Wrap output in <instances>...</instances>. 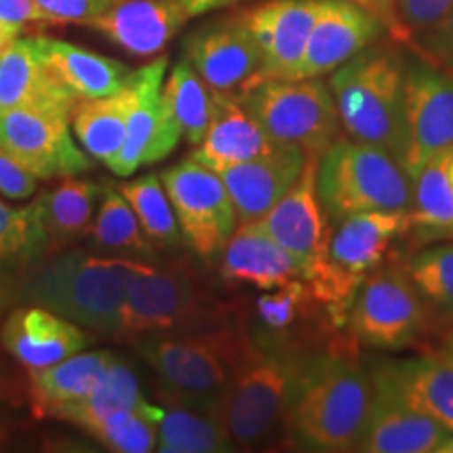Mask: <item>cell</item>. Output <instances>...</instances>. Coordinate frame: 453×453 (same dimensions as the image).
I'll list each match as a JSON object with an SVG mask.
<instances>
[{
  "mask_svg": "<svg viewBox=\"0 0 453 453\" xmlns=\"http://www.w3.org/2000/svg\"><path fill=\"white\" fill-rule=\"evenodd\" d=\"M372 373V399L357 451L365 453H433L449 433L416 411L384 378Z\"/></svg>",
  "mask_w": 453,
  "mask_h": 453,
  "instance_id": "obj_18",
  "label": "cell"
},
{
  "mask_svg": "<svg viewBox=\"0 0 453 453\" xmlns=\"http://www.w3.org/2000/svg\"><path fill=\"white\" fill-rule=\"evenodd\" d=\"M53 252L34 206L15 208L0 200V309L15 303L21 275Z\"/></svg>",
  "mask_w": 453,
  "mask_h": 453,
  "instance_id": "obj_31",
  "label": "cell"
},
{
  "mask_svg": "<svg viewBox=\"0 0 453 453\" xmlns=\"http://www.w3.org/2000/svg\"><path fill=\"white\" fill-rule=\"evenodd\" d=\"M443 353L453 361V330L447 334V338H445V342H443Z\"/></svg>",
  "mask_w": 453,
  "mask_h": 453,
  "instance_id": "obj_48",
  "label": "cell"
},
{
  "mask_svg": "<svg viewBox=\"0 0 453 453\" xmlns=\"http://www.w3.org/2000/svg\"><path fill=\"white\" fill-rule=\"evenodd\" d=\"M162 382L166 403L214 413L250 347L243 309L240 319L202 332L151 334L133 342Z\"/></svg>",
  "mask_w": 453,
  "mask_h": 453,
  "instance_id": "obj_4",
  "label": "cell"
},
{
  "mask_svg": "<svg viewBox=\"0 0 453 453\" xmlns=\"http://www.w3.org/2000/svg\"><path fill=\"white\" fill-rule=\"evenodd\" d=\"M189 19L180 0H120L87 26L130 55L151 57Z\"/></svg>",
  "mask_w": 453,
  "mask_h": 453,
  "instance_id": "obj_22",
  "label": "cell"
},
{
  "mask_svg": "<svg viewBox=\"0 0 453 453\" xmlns=\"http://www.w3.org/2000/svg\"><path fill=\"white\" fill-rule=\"evenodd\" d=\"M72 113L53 110L0 111V147L36 179L76 177L93 166L72 134Z\"/></svg>",
  "mask_w": 453,
  "mask_h": 453,
  "instance_id": "obj_13",
  "label": "cell"
},
{
  "mask_svg": "<svg viewBox=\"0 0 453 453\" xmlns=\"http://www.w3.org/2000/svg\"><path fill=\"white\" fill-rule=\"evenodd\" d=\"M0 396H3V382H0Z\"/></svg>",
  "mask_w": 453,
  "mask_h": 453,
  "instance_id": "obj_50",
  "label": "cell"
},
{
  "mask_svg": "<svg viewBox=\"0 0 453 453\" xmlns=\"http://www.w3.org/2000/svg\"><path fill=\"white\" fill-rule=\"evenodd\" d=\"M90 246L99 252L113 254V257L151 260L154 246L147 240L141 229L137 214H134L127 197L113 185L104 187L101 206L97 217L88 226Z\"/></svg>",
  "mask_w": 453,
  "mask_h": 453,
  "instance_id": "obj_35",
  "label": "cell"
},
{
  "mask_svg": "<svg viewBox=\"0 0 453 453\" xmlns=\"http://www.w3.org/2000/svg\"><path fill=\"white\" fill-rule=\"evenodd\" d=\"M413 226L422 242H453V145L424 164L413 179Z\"/></svg>",
  "mask_w": 453,
  "mask_h": 453,
  "instance_id": "obj_34",
  "label": "cell"
},
{
  "mask_svg": "<svg viewBox=\"0 0 453 453\" xmlns=\"http://www.w3.org/2000/svg\"><path fill=\"white\" fill-rule=\"evenodd\" d=\"M118 189L137 214L141 229L154 250H179L183 235H180L162 179L157 174H145V177L122 183Z\"/></svg>",
  "mask_w": 453,
  "mask_h": 453,
  "instance_id": "obj_38",
  "label": "cell"
},
{
  "mask_svg": "<svg viewBox=\"0 0 453 453\" xmlns=\"http://www.w3.org/2000/svg\"><path fill=\"white\" fill-rule=\"evenodd\" d=\"M104 196V187L93 180L65 177L59 185L42 191L32 202L50 248L61 250L67 242L88 234L93 212Z\"/></svg>",
  "mask_w": 453,
  "mask_h": 453,
  "instance_id": "obj_32",
  "label": "cell"
},
{
  "mask_svg": "<svg viewBox=\"0 0 453 453\" xmlns=\"http://www.w3.org/2000/svg\"><path fill=\"white\" fill-rule=\"evenodd\" d=\"M93 342V332L36 304H17L3 326L4 349L27 370L59 364Z\"/></svg>",
  "mask_w": 453,
  "mask_h": 453,
  "instance_id": "obj_20",
  "label": "cell"
},
{
  "mask_svg": "<svg viewBox=\"0 0 453 453\" xmlns=\"http://www.w3.org/2000/svg\"><path fill=\"white\" fill-rule=\"evenodd\" d=\"M413 410L453 434V361L443 350L384 359L372 367Z\"/></svg>",
  "mask_w": 453,
  "mask_h": 453,
  "instance_id": "obj_24",
  "label": "cell"
},
{
  "mask_svg": "<svg viewBox=\"0 0 453 453\" xmlns=\"http://www.w3.org/2000/svg\"><path fill=\"white\" fill-rule=\"evenodd\" d=\"M349 3H353V4H357V7L370 11L373 17H378V19L382 21V26L387 27V32L390 34V38H393L395 42H401V44H407V47H411L413 36H411V32L407 30L403 19H401L399 9H396V0H349Z\"/></svg>",
  "mask_w": 453,
  "mask_h": 453,
  "instance_id": "obj_46",
  "label": "cell"
},
{
  "mask_svg": "<svg viewBox=\"0 0 453 453\" xmlns=\"http://www.w3.org/2000/svg\"><path fill=\"white\" fill-rule=\"evenodd\" d=\"M319 157L309 156L296 183L257 223L303 265L304 280L327 260L332 226L317 191Z\"/></svg>",
  "mask_w": 453,
  "mask_h": 453,
  "instance_id": "obj_16",
  "label": "cell"
},
{
  "mask_svg": "<svg viewBox=\"0 0 453 453\" xmlns=\"http://www.w3.org/2000/svg\"><path fill=\"white\" fill-rule=\"evenodd\" d=\"M317 191L330 225L361 212H411L413 180L388 151L340 134L317 166Z\"/></svg>",
  "mask_w": 453,
  "mask_h": 453,
  "instance_id": "obj_6",
  "label": "cell"
},
{
  "mask_svg": "<svg viewBox=\"0 0 453 453\" xmlns=\"http://www.w3.org/2000/svg\"><path fill=\"white\" fill-rule=\"evenodd\" d=\"M134 260L84 250H55L21 275L15 288V307L36 304L84 330L116 338Z\"/></svg>",
  "mask_w": 453,
  "mask_h": 453,
  "instance_id": "obj_2",
  "label": "cell"
},
{
  "mask_svg": "<svg viewBox=\"0 0 453 453\" xmlns=\"http://www.w3.org/2000/svg\"><path fill=\"white\" fill-rule=\"evenodd\" d=\"M237 99L275 143L300 147L307 156L321 157L342 134L332 90L321 78L263 81Z\"/></svg>",
  "mask_w": 453,
  "mask_h": 453,
  "instance_id": "obj_9",
  "label": "cell"
},
{
  "mask_svg": "<svg viewBox=\"0 0 453 453\" xmlns=\"http://www.w3.org/2000/svg\"><path fill=\"white\" fill-rule=\"evenodd\" d=\"M156 451L160 453H223L235 451L223 424L214 413L168 403L157 424Z\"/></svg>",
  "mask_w": 453,
  "mask_h": 453,
  "instance_id": "obj_36",
  "label": "cell"
},
{
  "mask_svg": "<svg viewBox=\"0 0 453 453\" xmlns=\"http://www.w3.org/2000/svg\"><path fill=\"white\" fill-rule=\"evenodd\" d=\"M330 235L327 260L344 273L365 277L382 267L390 248L405 234H411V212L373 211L340 220Z\"/></svg>",
  "mask_w": 453,
  "mask_h": 453,
  "instance_id": "obj_23",
  "label": "cell"
},
{
  "mask_svg": "<svg viewBox=\"0 0 453 453\" xmlns=\"http://www.w3.org/2000/svg\"><path fill=\"white\" fill-rule=\"evenodd\" d=\"M307 157L300 147L280 145L269 154L220 170V179L234 202L237 223L263 219L296 183Z\"/></svg>",
  "mask_w": 453,
  "mask_h": 453,
  "instance_id": "obj_21",
  "label": "cell"
},
{
  "mask_svg": "<svg viewBox=\"0 0 453 453\" xmlns=\"http://www.w3.org/2000/svg\"><path fill=\"white\" fill-rule=\"evenodd\" d=\"M300 359L250 347L220 396L214 416L235 449H258L288 437V413Z\"/></svg>",
  "mask_w": 453,
  "mask_h": 453,
  "instance_id": "obj_7",
  "label": "cell"
},
{
  "mask_svg": "<svg viewBox=\"0 0 453 453\" xmlns=\"http://www.w3.org/2000/svg\"><path fill=\"white\" fill-rule=\"evenodd\" d=\"M212 95L214 111L211 127L196 145L191 160L220 173V170L254 160L280 147V143H275L265 133L257 118L242 105L240 99L231 95Z\"/></svg>",
  "mask_w": 453,
  "mask_h": 453,
  "instance_id": "obj_26",
  "label": "cell"
},
{
  "mask_svg": "<svg viewBox=\"0 0 453 453\" xmlns=\"http://www.w3.org/2000/svg\"><path fill=\"white\" fill-rule=\"evenodd\" d=\"M451 7L453 0H396V9L411 36L433 27Z\"/></svg>",
  "mask_w": 453,
  "mask_h": 453,
  "instance_id": "obj_44",
  "label": "cell"
},
{
  "mask_svg": "<svg viewBox=\"0 0 453 453\" xmlns=\"http://www.w3.org/2000/svg\"><path fill=\"white\" fill-rule=\"evenodd\" d=\"M321 7L324 0H269L243 11L260 49V72L254 84L294 81Z\"/></svg>",
  "mask_w": 453,
  "mask_h": 453,
  "instance_id": "obj_17",
  "label": "cell"
},
{
  "mask_svg": "<svg viewBox=\"0 0 453 453\" xmlns=\"http://www.w3.org/2000/svg\"><path fill=\"white\" fill-rule=\"evenodd\" d=\"M453 145V72L407 57L396 162L413 180L437 151Z\"/></svg>",
  "mask_w": 453,
  "mask_h": 453,
  "instance_id": "obj_11",
  "label": "cell"
},
{
  "mask_svg": "<svg viewBox=\"0 0 453 453\" xmlns=\"http://www.w3.org/2000/svg\"><path fill=\"white\" fill-rule=\"evenodd\" d=\"M403 267L426 304L430 321L437 315L453 324V243H437L411 254Z\"/></svg>",
  "mask_w": 453,
  "mask_h": 453,
  "instance_id": "obj_39",
  "label": "cell"
},
{
  "mask_svg": "<svg viewBox=\"0 0 453 453\" xmlns=\"http://www.w3.org/2000/svg\"><path fill=\"white\" fill-rule=\"evenodd\" d=\"M116 411H139L156 418V420H162L164 413V407L151 405L145 399L134 372L118 357L105 372V376L101 378V382L84 399L55 407L53 411H49V416L76 424L88 433L90 428L97 426L101 420Z\"/></svg>",
  "mask_w": 453,
  "mask_h": 453,
  "instance_id": "obj_29",
  "label": "cell"
},
{
  "mask_svg": "<svg viewBox=\"0 0 453 453\" xmlns=\"http://www.w3.org/2000/svg\"><path fill=\"white\" fill-rule=\"evenodd\" d=\"M0 433H3V428H0Z\"/></svg>",
  "mask_w": 453,
  "mask_h": 453,
  "instance_id": "obj_51",
  "label": "cell"
},
{
  "mask_svg": "<svg viewBox=\"0 0 453 453\" xmlns=\"http://www.w3.org/2000/svg\"><path fill=\"white\" fill-rule=\"evenodd\" d=\"M168 59L151 61L133 72L134 105L128 113L127 139L110 170L118 177H130L139 168L164 160L183 139L179 124L170 116L162 99V84L166 78Z\"/></svg>",
  "mask_w": 453,
  "mask_h": 453,
  "instance_id": "obj_15",
  "label": "cell"
},
{
  "mask_svg": "<svg viewBox=\"0 0 453 453\" xmlns=\"http://www.w3.org/2000/svg\"><path fill=\"white\" fill-rule=\"evenodd\" d=\"M220 275L229 283H246L265 292L298 277L304 280V269L254 220L237 225L226 240L220 250Z\"/></svg>",
  "mask_w": 453,
  "mask_h": 453,
  "instance_id": "obj_25",
  "label": "cell"
},
{
  "mask_svg": "<svg viewBox=\"0 0 453 453\" xmlns=\"http://www.w3.org/2000/svg\"><path fill=\"white\" fill-rule=\"evenodd\" d=\"M243 326L257 347L288 359H304L353 340L334 324L326 304L303 277L254 298L252 307L243 309Z\"/></svg>",
  "mask_w": 453,
  "mask_h": 453,
  "instance_id": "obj_8",
  "label": "cell"
},
{
  "mask_svg": "<svg viewBox=\"0 0 453 453\" xmlns=\"http://www.w3.org/2000/svg\"><path fill=\"white\" fill-rule=\"evenodd\" d=\"M180 3H183L187 15L197 17L203 13H211L214 9L226 7V4L235 3V0H180Z\"/></svg>",
  "mask_w": 453,
  "mask_h": 453,
  "instance_id": "obj_47",
  "label": "cell"
},
{
  "mask_svg": "<svg viewBox=\"0 0 453 453\" xmlns=\"http://www.w3.org/2000/svg\"><path fill=\"white\" fill-rule=\"evenodd\" d=\"M387 27L349 0H324L294 81L321 78L380 41Z\"/></svg>",
  "mask_w": 453,
  "mask_h": 453,
  "instance_id": "obj_19",
  "label": "cell"
},
{
  "mask_svg": "<svg viewBox=\"0 0 453 453\" xmlns=\"http://www.w3.org/2000/svg\"><path fill=\"white\" fill-rule=\"evenodd\" d=\"M185 59L212 93L231 97L246 93L260 72L258 42L243 13L191 32L185 41Z\"/></svg>",
  "mask_w": 453,
  "mask_h": 453,
  "instance_id": "obj_14",
  "label": "cell"
},
{
  "mask_svg": "<svg viewBox=\"0 0 453 453\" xmlns=\"http://www.w3.org/2000/svg\"><path fill=\"white\" fill-rule=\"evenodd\" d=\"M160 420L139 411H116L88 430L101 445L118 453L156 451Z\"/></svg>",
  "mask_w": 453,
  "mask_h": 453,
  "instance_id": "obj_40",
  "label": "cell"
},
{
  "mask_svg": "<svg viewBox=\"0 0 453 453\" xmlns=\"http://www.w3.org/2000/svg\"><path fill=\"white\" fill-rule=\"evenodd\" d=\"M407 55L393 44H372L332 72L327 87L347 137L399 151Z\"/></svg>",
  "mask_w": 453,
  "mask_h": 453,
  "instance_id": "obj_5",
  "label": "cell"
},
{
  "mask_svg": "<svg viewBox=\"0 0 453 453\" xmlns=\"http://www.w3.org/2000/svg\"><path fill=\"white\" fill-rule=\"evenodd\" d=\"M113 361L116 355L110 350H81L59 364L30 370L36 411L49 416L55 407L84 399L101 382Z\"/></svg>",
  "mask_w": 453,
  "mask_h": 453,
  "instance_id": "obj_33",
  "label": "cell"
},
{
  "mask_svg": "<svg viewBox=\"0 0 453 453\" xmlns=\"http://www.w3.org/2000/svg\"><path fill=\"white\" fill-rule=\"evenodd\" d=\"M36 189L38 179L0 147V194L9 200H27Z\"/></svg>",
  "mask_w": 453,
  "mask_h": 453,
  "instance_id": "obj_45",
  "label": "cell"
},
{
  "mask_svg": "<svg viewBox=\"0 0 453 453\" xmlns=\"http://www.w3.org/2000/svg\"><path fill=\"white\" fill-rule=\"evenodd\" d=\"M430 315L403 265H382L361 281L347 332L359 347L403 350L428 330Z\"/></svg>",
  "mask_w": 453,
  "mask_h": 453,
  "instance_id": "obj_10",
  "label": "cell"
},
{
  "mask_svg": "<svg viewBox=\"0 0 453 453\" xmlns=\"http://www.w3.org/2000/svg\"><path fill=\"white\" fill-rule=\"evenodd\" d=\"M437 453H453V434H449V437L443 441V445L439 447Z\"/></svg>",
  "mask_w": 453,
  "mask_h": 453,
  "instance_id": "obj_49",
  "label": "cell"
},
{
  "mask_svg": "<svg viewBox=\"0 0 453 453\" xmlns=\"http://www.w3.org/2000/svg\"><path fill=\"white\" fill-rule=\"evenodd\" d=\"M27 24H50L36 0H0V50L19 38Z\"/></svg>",
  "mask_w": 453,
  "mask_h": 453,
  "instance_id": "obj_42",
  "label": "cell"
},
{
  "mask_svg": "<svg viewBox=\"0 0 453 453\" xmlns=\"http://www.w3.org/2000/svg\"><path fill=\"white\" fill-rule=\"evenodd\" d=\"M160 179L187 246L202 258L223 250L240 223L220 174L189 157Z\"/></svg>",
  "mask_w": 453,
  "mask_h": 453,
  "instance_id": "obj_12",
  "label": "cell"
},
{
  "mask_svg": "<svg viewBox=\"0 0 453 453\" xmlns=\"http://www.w3.org/2000/svg\"><path fill=\"white\" fill-rule=\"evenodd\" d=\"M240 317L242 309L220 300L194 265L137 258L127 283L116 340L133 344L151 334L212 330Z\"/></svg>",
  "mask_w": 453,
  "mask_h": 453,
  "instance_id": "obj_3",
  "label": "cell"
},
{
  "mask_svg": "<svg viewBox=\"0 0 453 453\" xmlns=\"http://www.w3.org/2000/svg\"><path fill=\"white\" fill-rule=\"evenodd\" d=\"M41 59L50 76L76 101L101 99L124 88L133 70L122 61L110 59L76 44L36 36Z\"/></svg>",
  "mask_w": 453,
  "mask_h": 453,
  "instance_id": "obj_28",
  "label": "cell"
},
{
  "mask_svg": "<svg viewBox=\"0 0 453 453\" xmlns=\"http://www.w3.org/2000/svg\"><path fill=\"white\" fill-rule=\"evenodd\" d=\"M349 340L298 361L288 434L304 451H357L372 399V373Z\"/></svg>",
  "mask_w": 453,
  "mask_h": 453,
  "instance_id": "obj_1",
  "label": "cell"
},
{
  "mask_svg": "<svg viewBox=\"0 0 453 453\" xmlns=\"http://www.w3.org/2000/svg\"><path fill=\"white\" fill-rule=\"evenodd\" d=\"M162 99L187 143H200L211 127L214 95L185 57L173 67L168 81L162 84Z\"/></svg>",
  "mask_w": 453,
  "mask_h": 453,
  "instance_id": "obj_37",
  "label": "cell"
},
{
  "mask_svg": "<svg viewBox=\"0 0 453 453\" xmlns=\"http://www.w3.org/2000/svg\"><path fill=\"white\" fill-rule=\"evenodd\" d=\"M76 104L44 67L36 36L15 38L0 50V111L30 107L72 113Z\"/></svg>",
  "mask_w": 453,
  "mask_h": 453,
  "instance_id": "obj_27",
  "label": "cell"
},
{
  "mask_svg": "<svg viewBox=\"0 0 453 453\" xmlns=\"http://www.w3.org/2000/svg\"><path fill=\"white\" fill-rule=\"evenodd\" d=\"M120 0H36L50 24H84L104 15Z\"/></svg>",
  "mask_w": 453,
  "mask_h": 453,
  "instance_id": "obj_43",
  "label": "cell"
},
{
  "mask_svg": "<svg viewBox=\"0 0 453 453\" xmlns=\"http://www.w3.org/2000/svg\"><path fill=\"white\" fill-rule=\"evenodd\" d=\"M134 72V70H133ZM134 105V84L130 76L128 84L118 93L101 99L78 101L72 110L73 137L93 160L104 162L107 168L120 154L127 139L128 113Z\"/></svg>",
  "mask_w": 453,
  "mask_h": 453,
  "instance_id": "obj_30",
  "label": "cell"
},
{
  "mask_svg": "<svg viewBox=\"0 0 453 453\" xmlns=\"http://www.w3.org/2000/svg\"><path fill=\"white\" fill-rule=\"evenodd\" d=\"M411 49L434 65L453 72V7L433 27L416 34Z\"/></svg>",
  "mask_w": 453,
  "mask_h": 453,
  "instance_id": "obj_41",
  "label": "cell"
}]
</instances>
